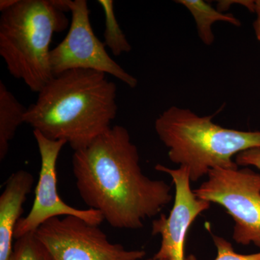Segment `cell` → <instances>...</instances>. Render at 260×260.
<instances>
[{
    "label": "cell",
    "instance_id": "obj_1",
    "mask_svg": "<svg viewBox=\"0 0 260 260\" xmlns=\"http://www.w3.org/2000/svg\"><path fill=\"white\" fill-rule=\"evenodd\" d=\"M80 198L111 226L138 230L174 200L166 181L143 174L140 155L124 126L114 125L72 158Z\"/></svg>",
    "mask_w": 260,
    "mask_h": 260
},
{
    "label": "cell",
    "instance_id": "obj_2",
    "mask_svg": "<svg viewBox=\"0 0 260 260\" xmlns=\"http://www.w3.org/2000/svg\"><path fill=\"white\" fill-rule=\"evenodd\" d=\"M116 99L115 83L105 73L68 70L39 92L37 102L27 109L24 123L77 151L112 127L118 110Z\"/></svg>",
    "mask_w": 260,
    "mask_h": 260
},
{
    "label": "cell",
    "instance_id": "obj_3",
    "mask_svg": "<svg viewBox=\"0 0 260 260\" xmlns=\"http://www.w3.org/2000/svg\"><path fill=\"white\" fill-rule=\"evenodd\" d=\"M67 0H17L0 17V56L12 76L39 93L53 78L50 44L66 30Z\"/></svg>",
    "mask_w": 260,
    "mask_h": 260
},
{
    "label": "cell",
    "instance_id": "obj_4",
    "mask_svg": "<svg viewBox=\"0 0 260 260\" xmlns=\"http://www.w3.org/2000/svg\"><path fill=\"white\" fill-rule=\"evenodd\" d=\"M213 116H200L190 109L169 107L155 121L159 139L168 148L171 161L187 169L198 181L216 168L239 167L234 157L260 148L259 131L228 129L214 123Z\"/></svg>",
    "mask_w": 260,
    "mask_h": 260
},
{
    "label": "cell",
    "instance_id": "obj_5",
    "mask_svg": "<svg viewBox=\"0 0 260 260\" xmlns=\"http://www.w3.org/2000/svg\"><path fill=\"white\" fill-rule=\"evenodd\" d=\"M193 191L197 198L220 205L232 217L234 242L260 249L259 173L248 167L216 168Z\"/></svg>",
    "mask_w": 260,
    "mask_h": 260
},
{
    "label": "cell",
    "instance_id": "obj_6",
    "mask_svg": "<svg viewBox=\"0 0 260 260\" xmlns=\"http://www.w3.org/2000/svg\"><path fill=\"white\" fill-rule=\"evenodd\" d=\"M71 24L64 40L50 53L54 76L71 70H90L109 74L135 88L138 81L108 54L104 42L94 34L86 0H67Z\"/></svg>",
    "mask_w": 260,
    "mask_h": 260
},
{
    "label": "cell",
    "instance_id": "obj_7",
    "mask_svg": "<svg viewBox=\"0 0 260 260\" xmlns=\"http://www.w3.org/2000/svg\"><path fill=\"white\" fill-rule=\"evenodd\" d=\"M35 234L53 260H140L146 255L111 242L99 225L72 215L49 219Z\"/></svg>",
    "mask_w": 260,
    "mask_h": 260
},
{
    "label": "cell",
    "instance_id": "obj_8",
    "mask_svg": "<svg viewBox=\"0 0 260 260\" xmlns=\"http://www.w3.org/2000/svg\"><path fill=\"white\" fill-rule=\"evenodd\" d=\"M41 156V170L36 187L31 209L19 220L14 232L15 239L37 232L38 229L55 217L76 216L93 225H99L104 219L97 210L78 209L65 203L57 191L56 162L66 142L48 139L37 131H32Z\"/></svg>",
    "mask_w": 260,
    "mask_h": 260
},
{
    "label": "cell",
    "instance_id": "obj_9",
    "mask_svg": "<svg viewBox=\"0 0 260 260\" xmlns=\"http://www.w3.org/2000/svg\"><path fill=\"white\" fill-rule=\"evenodd\" d=\"M155 169L170 176L175 186L174 204L169 215L161 214L152 223V234L161 237V244L154 257L168 260H185L186 237L198 215L208 210L211 203L197 198L191 189L187 169H171L157 164Z\"/></svg>",
    "mask_w": 260,
    "mask_h": 260
},
{
    "label": "cell",
    "instance_id": "obj_10",
    "mask_svg": "<svg viewBox=\"0 0 260 260\" xmlns=\"http://www.w3.org/2000/svg\"><path fill=\"white\" fill-rule=\"evenodd\" d=\"M34 176L25 170L13 173L0 195V260H9L15 227L23 213V205L31 192Z\"/></svg>",
    "mask_w": 260,
    "mask_h": 260
},
{
    "label": "cell",
    "instance_id": "obj_11",
    "mask_svg": "<svg viewBox=\"0 0 260 260\" xmlns=\"http://www.w3.org/2000/svg\"><path fill=\"white\" fill-rule=\"evenodd\" d=\"M28 108L18 102L3 81H0V160L6 158L10 142L19 126L24 123Z\"/></svg>",
    "mask_w": 260,
    "mask_h": 260
},
{
    "label": "cell",
    "instance_id": "obj_12",
    "mask_svg": "<svg viewBox=\"0 0 260 260\" xmlns=\"http://www.w3.org/2000/svg\"><path fill=\"white\" fill-rule=\"evenodd\" d=\"M176 3L184 5L190 12L196 23L200 39L205 45H211L214 42L215 37L212 25L215 22H225L237 27L242 25L240 20L232 14H224L203 0H178Z\"/></svg>",
    "mask_w": 260,
    "mask_h": 260
},
{
    "label": "cell",
    "instance_id": "obj_13",
    "mask_svg": "<svg viewBox=\"0 0 260 260\" xmlns=\"http://www.w3.org/2000/svg\"><path fill=\"white\" fill-rule=\"evenodd\" d=\"M105 16V30H104V44L109 48L114 56H120L123 53H129L132 47L124 32L116 20L114 13V1L99 0Z\"/></svg>",
    "mask_w": 260,
    "mask_h": 260
},
{
    "label": "cell",
    "instance_id": "obj_14",
    "mask_svg": "<svg viewBox=\"0 0 260 260\" xmlns=\"http://www.w3.org/2000/svg\"><path fill=\"white\" fill-rule=\"evenodd\" d=\"M9 260H53L35 232L15 239Z\"/></svg>",
    "mask_w": 260,
    "mask_h": 260
},
{
    "label": "cell",
    "instance_id": "obj_15",
    "mask_svg": "<svg viewBox=\"0 0 260 260\" xmlns=\"http://www.w3.org/2000/svg\"><path fill=\"white\" fill-rule=\"evenodd\" d=\"M214 244L217 249V256L214 260H260V251L254 254H239L234 250L232 243L210 232ZM185 260H197L196 256L190 254Z\"/></svg>",
    "mask_w": 260,
    "mask_h": 260
},
{
    "label": "cell",
    "instance_id": "obj_16",
    "mask_svg": "<svg viewBox=\"0 0 260 260\" xmlns=\"http://www.w3.org/2000/svg\"><path fill=\"white\" fill-rule=\"evenodd\" d=\"M235 162L242 167H254L260 170V148L249 149L241 152L235 157Z\"/></svg>",
    "mask_w": 260,
    "mask_h": 260
},
{
    "label": "cell",
    "instance_id": "obj_17",
    "mask_svg": "<svg viewBox=\"0 0 260 260\" xmlns=\"http://www.w3.org/2000/svg\"><path fill=\"white\" fill-rule=\"evenodd\" d=\"M17 0H1L0 1V11L9 9L16 3Z\"/></svg>",
    "mask_w": 260,
    "mask_h": 260
},
{
    "label": "cell",
    "instance_id": "obj_18",
    "mask_svg": "<svg viewBox=\"0 0 260 260\" xmlns=\"http://www.w3.org/2000/svg\"><path fill=\"white\" fill-rule=\"evenodd\" d=\"M253 26H254L256 38H257L258 40L260 42V15H257V18H256L255 21L254 22Z\"/></svg>",
    "mask_w": 260,
    "mask_h": 260
},
{
    "label": "cell",
    "instance_id": "obj_19",
    "mask_svg": "<svg viewBox=\"0 0 260 260\" xmlns=\"http://www.w3.org/2000/svg\"><path fill=\"white\" fill-rule=\"evenodd\" d=\"M254 12L257 15H260V0L254 1Z\"/></svg>",
    "mask_w": 260,
    "mask_h": 260
},
{
    "label": "cell",
    "instance_id": "obj_20",
    "mask_svg": "<svg viewBox=\"0 0 260 260\" xmlns=\"http://www.w3.org/2000/svg\"><path fill=\"white\" fill-rule=\"evenodd\" d=\"M145 260H168V259H158V258H155L153 256V257L149 258L148 259Z\"/></svg>",
    "mask_w": 260,
    "mask_h": 260
}]
</instances>
